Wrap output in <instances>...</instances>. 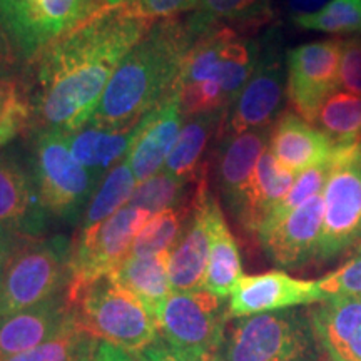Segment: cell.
Masks as SVG:
<instances>
[{"mask_svg": "<svg viewBox=\"0 0 361 361\" xmlns=\"http://www.w3.org/2000/svg\"><path fill=\"white\" fill-rule=\"evenodd\" d=\"M156 20L130 4L104 6L54 40L34 59L42 130L71 134L96 114L112 75Z\"/></svg>", "mask_w": 361, "mask_h": 361, "instance_id": "obj_1", "label": "cell"}, {"mask_svg": "<svg viewBox=\"0 0 361 361\" xmlns=\"http://www.w3.org/2000/svg\"><path fill=\"white\" fill-rule=\"evenodd\" d=\"M194 40L188 19L156 20L116 69L89 123L116 130L135 128L171 96Z\"/></svg>", "mask_w": 361, "mask_h": 361, "instance_id": "obj_2", "label": "cell"}, {"mask_svg": "<svg viewBox=\"0 0 361 361\" xmlns=\"http://www.w3.org/2000/svg\"><path fill=\"white\" fill-rule=\"evenodd\" d=\"M67 303L82 331L128 353L141 355L159 336L151 313L111 274L67 296Z\"/></svg>", "mask_w": 361, "mask_h": 361, "instance_id": "obj_3", "label": "cell"}, {"mask_svg": "<svg viewBox=\"0 0 361 361\" xmlns=\"http://www.w3.org/2000/svg\"><path fill=\"white\" fill-rule=\"evenodd\" d=\"M219 353L224 361H319L324 356L305 308L236 318L226 328Z\"/></svg>", "mask_w": 361, "mask_h": 361, "instance_id": "obj_4", "label": "cell"}, {"mask_svg": "<svg viewBox=\"0 0 361 361\" xmlns=\"http://www.w3.org/2000/svg\"><path fill=\"white\" fill-rule=\"evenodd\" d=\"M71 246L62 236L24 238L4 264L0 316L61 295L69 284Z\"/></svg>", "mask_w": 361, "mask_h": 361, "instance_id": "obj_5", "label": "cell"}, {"mask_svg": "<svg viewBox=\"0 0 361 361\" xmlns=\"http://www.w3.org/2000/svg\"><path fill=\"white\" fill-rule=\"evenodd\" d=\"M259 45L231 25L218 24L200 34L184 57L171 94L188 85L213 80L233 106L256 69Z\"/></svg>", "mask_w": 361, "mask_h": 361, "instance_id": "obj_6", "label": "cell"}, {"mask_svg": "<svg viewBox=\"0 0 361 361\" xmlns=\"http://www.w3.org/2000/svg\"><path fill=\"white\" fill-rule=\"evenodd\" d=\"M32 156V178L47 214L74 221L89 204L99 180L75 159L61 130H40Z\"/></svg>", "mask_w": 361, "mask_h": 361, "instance_id": "obj_7", "label": "cell"}, {"mask_svg": "<svg viewBox=\"0 0 361 361\" xmlns=\"http://www.w3.org/2000/svg\"><path fill=\"white\" fill-rule=\"evenodd\" d=\"M323 191L324 218L316 261L326 263L361 243V142L340 146L331 156Z\"/></svg>", "mask_w": 361, "mask_h": 361, "instance_id": "obj_8", "label": "cell"}, {"mask_svg": "<svg viewBox=\"0 0 361 361\" xmlns=\"http://www.w3.org/2000/svg\"><path fill=\"white\" fill-rule=\"evenodd\" d=\"M151 216L147 211L126 204L101 224L80 229L78 241L71 247L66 295H75L87 284L114 273L130 256L135 236Z\"/></svg>", "mask_w": 361, "mask_h": 361, "instance_id": "obj_9", "label": "cell"}, {"mask_svg": "<svg viewBox=\"0 0 361 361\" xmlns=\"http://www.w3.org/2000/svg\"><path fill=\"white\" fill-rule=\"evenodd\" d=\"M223 301L206 290L171 293L156 318L159 335L184 353L206 358L219 353L229 319Z\"/></svg>", "mask_w": 361, "mask_h": 361, "instance_id": "obj_10", "label": "cell"}, {"mask_svg": "<svg viewBox=\"0 0 361 361\" xmlns=\"http://www.w3.org/2000/svg\"><path fill=\"white\" fill-rule=\"evenodd\" d=\"M101 7V0H0V19L22 59L32 62Z\"/></svg>", "mask_w": 361, "mask_h": 361, "instance_id": "obj_11", "label": "cell"}, {"mask_svg": "<svg viewBox=\"0 0 361 361\" xmlns=\"http://www.w3.org/2000/svg\"><path fill=\"white\" fill-rule=\"evenodd\" d=\"M341 39L298 45L286 56V97L295 114L316 124L323 104L340 87Z\"/></svg>", "mask_w": 361, "mask_h": 361, "instance_id": "obj_12", "label": "cell"}, {"mask_svg": "<svg viewBox=\"0 0 361 361\" xmlns=\"http://www.w3.org/2000/svg\"><path fill=\"white\" fill-rule=\"evenodd\" d=\"M284 94L286 80L281 54L276 44L269 42L259 49L255 72L228 109L223 135L271 128L279 117Z\"/></svg>", "mask_w": 361, "mask_h": 361, "instance_id": "obj_13", "label": "cell"}, {"mask_svg": "<svg viewBox=\"0 0 361 361\" xmlns=\"http://www.w3.org/2000/svg\"><path fill=\"white\" fill-rule=\"evenodd\" d=\"M323 194L311 197L290 214L264 223L256 233L266 256L281 268L296 269L316 261L323 233Z\"/></svg>", "mask_w": 361, "mask_h": 361, "instance_id": "obj_14", "label": "cell"}, {"mask_svg": "<svg viewBox=\"0 0 361 361\" xmlns=\"http://www.w3.org/2000/svg\"><path fill=\"white\" fill-rule=\"evenodd\" d=\"M326 300L318 281L298 279L284 271H268L261 274H243L229 296L228 318L273 313Z\"/></svg>", "mask_w": 361, "mask_h": 361, "instance_id": "obj_15", "label": "cell"}, {"mask_svg": "<svg viewBox=\"0 0 361 361\" xmlns=\"http://www.w3.org/2000/svg\"><path fill=\"white\" fill-rule=\"evenodd\" d=\"M213 194L207 178L197 183L194 191L192 211L180 238L171 250L169 281L173 293L204 290L207 256H209V201Z\"/></svg>", "mask_w": 361, "mask_h": 361, "instance_id": "obj_16", "label": "cell"}, {"mask_svg": "<svg viewBox=\"0 0 361 361\" xmlns=\"http://www.w3.org/2000/svg\"><path fill=\"white\" fill-rule=\"evenodd\" d=\"M74 324L66 291L27 310L0 316V361L44 345Z\"/></svg>", "mask_w": 361, "mask_h": 361, "instance_id": "obj_17", "label": "cell"}, {"mask_svg": "<svg viewBox=\"0 0 361 361\" xmlns=\"http://www.w3.org/2000/svg\"><path fill=\"white\" fill-rule=\"evenodd\" d=\"M47 223L32 174L16 157L0 152V226L22 238H39Z\"/></svg>", "mask_w": 361, "mask_h": 361, "instance_id": "obj_18", "label": "cell"}, {"mask_svg": "<svg viewBox=\"0 0 361 361\" xmlns=\"http://www.w3.org/2000/svg\"><path fill=\"white\" fill-rule=\"evenodd\" d=\"M323 355L331 361H361V298L329 296L308 308Z\"/></svg>", "mask_w": 361, "mask_h": 361, "instance_id": "obj_19", "label": "cell"}, {"mask_svg": "<svg viewBox=\"0 0 361 361\" xmlns=\"http://www.w3.org/2000/svg\"><path fill=\"white\" fill-rule=\"evenodd\" d=\"M183 119L176 94H171L154 111L144 116L137 137L128 154L137 184L152 178L166 164L179 137Z\"/></svg>", "mask_w": 361, "mask_h": 361, "instance_id": "obj_20", "label": "cell"}, {"mask_svg": "<svg viewBox=\"0 0 361 361\" xmlns=\"http://www.w3.org/2000/svg\"><path fill=\"white\" fill-rule=\"evenodd\" d=\"M335 149L326 134L295 112H283L271 126V154L284 169L296 176L328 161Z\"/></svg>", "mask_w": 361, "mask_h": 361, "instance_id": "obj_21", "label": "cell"}, {"mask_svg": "<svg viewBox=\"0 0 361 361\" xmlns=\"http://www.w3.org/2000/svg\"><path fill=\"white\" fill-rule=\"evenodd\" d=\"M271 128L252 129L241 134H224L216 154V179L233 213L241 204L259 157L269 142Z\"/></svg>", "mask_w": 361, "mask_h": 361, "instance_id": "obj_22", "label": "cell"}, {"mask_svg": "<svg viewBox=\"0 0 361 361\" xmlns=\"http://www.w3.org/2000/svg\"><path fill=\"white\" fill-rule=\"evenodd\" d=\"M226 116L228 109L184 117V124L166 161L164 171L191 183H200L202 178H207V149L214 137L221 139L223 135Z\"/></svg>", "mask_w": 361, "mask_h": 361, "instance_id": "obj_23", "label": "cell"}, {"mask_svg": "<svg viewBox=\"0 0 361 361\" xmlns=\"http://www.w3.org/2000/svg\"><path fill=\"white\" fill-rule=\"evenodd\" d=\"M296 178V174L284 169L274 159L269 149H266L256 164L255 174L243 196L241 204L234 213L247 233H258L271 211L290 192Z\"/></svg>", "mask_w": 361, "mask_h": 361, "instance_id": "obj_24", "label": "cell"}, {"mask_svg": "<svg viewBox=\"0 0 361 361\" xmlns=\"http://www.w3.org/2000/svg\"><path fill=\"white\" fill-rule=\"evenodd\" d=\"M139 124L116 130L87 123L84 128L67 134L72 154L101 184L104 176L129 154L137 137Z\"/></svg>", "mask_w": 361, "mask_h": 361, "instance_id": "obj_25", "label": "cell"}, {"mask_svg": "<svg viewBox=\"0 0 361 361\" xmlns=\"http://www.w3.org/2000/svg\"><path fill=\"white\" fill-rule=\"evenodd\" d=\"M211 245L207 256L204 290L221 300L231 296L239 279L243 278V263L239 247L231 229L226 223L219 202L214 196L209 201Z\"/></svg>", "mask_w": 361, "mask_h": 361, "instance_id": "obj_26", "label": "cell"}, {"mask_svg": "<svg viewBox=\"0 0 361 361\" xmlns=\"http://www.w3.org/2000/svg\"><path fill=\"white\" fill-rule=\"evenodd\" d=\"M171 251L149 256H129L111 274L121 286L137 298L152 318H157L162 303L173 293L169 281Z\"/></svg>", "mask_w": 361, "mask_h": 361, "instance_id": "obj_27", "label": "cell"}, {"mask_svg": "<svg viewBox=\"0 0 361 361\" xmlns=\"http://www.w3.org/2000/svg\"><path fill=\"white\" fill-rule=\"evenodd\" d=\"M271 17V0H200L196 11L188 17V24L197 37L218 24L256 30L268 24Z\"/></svg>", "mask_w": 361, "mask_h": 361, "instance_id": "obj_28", "label": "cell"}, {"mask_svg": "<svg viewBox=\"0 0 361 361\" xmlns=\"http://www.w3.org/2000/svg\"><path fill=\"white\" fill-rule=\"evenodd\" d=\"M137 188L133 169H130L129 157L126 156L119 164H116L109 173L104 176L89 204L85 206L82 229L101 224L102 221L111 218L121 207H124L133 197L134 189Z\"/></svg>", "mask_w": 361, "mask_h": 361, "instance_id": "obj_29", "label": "cell"}, {"mask_svg": "<svg viewBox=\"0 0 361 361\" xmlns=\"http://www.w3.org/2000/svg\"><path fill=\"white\" fill-rule=\"evenodd\" d=\"M192 200L152 214L135 236L130 256H149L173 250L191 216Z\"/></svg>", "mask_w": 361, "mask_h": 361, "instance_id": "obj_30", "label": "cell"}, {"mask_svg": "<svg viewBox=\"0 0 361 361\" xmlns=\"http://www.w3.org/2000/svg\"><path fill=\"white\" fill-rule=\"evenodd\" d=\"M316 124L336 147L361 142V96L335 92L323 104Z\"/></svg>", "mask_w": 361, "mask_h": 361, "instance_id": "obj_31", "label": "cell"}, {"mask_svg": "<svg viewBox=\"0 0 361 361\" xmlns=\"http://www.w3.org/2000/svg\"><path fill=\"white\" fill-rule=\"evenodd\" d=\"M191 184L197 183L178 178L168 171H159L152 178L137 184L128 204L147 211L149 214H157L169 207L186 204L191 201L194 194L191 197L188 196V189Z\"/></svg>", "mask_w": 361, "mask_h": 361, "instance_id": "obj_32", "label": "cell"}, {"mask_svg": "<svg viewBox=\"0 0 361 361\" xmlns=\"http://www.w3.org/2000/svg\"><path fill=\"white\" fill-rule=\"evenodd\" d=\"M99 343L97 338L74 324L54 340L6 361H85L96 355Z\"/></svg>", "mask_w": 361, "mask_h": 361, "instance_id": "obj_33", "label": "cell"}, {"mask_svg": "<svg viewBox=\"0 0 361 361\" xmlns=\"http://www.w3.org/2000/svg\"><path fill=\"white\" fill-rule=\"evenodd\" d=\"M298 27L333 35L361 32V0H329L318 12L293 16Z\"/></svg>", "mask_w": 361, "mask_h": 361, "instance_id": "obj_34", "label": "cell"}, {"mask_svg": "<svg viewBox=\"0 0 361 361\" xmlns=\"http://www.w3.org/2000/svg\"><path fill=\"white\" fill-rule=\"evenodd\" d=\"M34 117V102L16 79H0V149L27 129Z\"/></svg>", "mask_w": 361, "mask_h": 361, "instance_id": "obj_35", "label": "cell"}, {"mask_svg": "<svg viewBox=\"0 0 361 361\" xmlns=\"http://www.w3.org/2000/svg\"><path fill=\"white\" fill-rule=\"evenodd\" d=\"M333 156V154H331ZM331 157L328 161L322 162V164L314 166V168L306 169L305 173L298 174V178L290 189V192L284 196V200L271 211V214L266 218L264 223H271V221H278L284 218L295 211L296 207L305 204L311 197L319 196L323 194L324 188H326L329 173H331ZM263 223V224H264ZM261 224V226H263Z\"/></svg>", "mask_w": 361, "mask_h": 361, "instance_id": "obj_36", "label": "cell"}, {"mask_svg": "<svg viewBox=\"0 0 361 361\" xmlns=\"http://www.w3.org/2000/svg\"><path fill=\"white\" fill-rule=\"evenodd\" d=\"M324 296L361 298V251L333 273L318 279Z\"/></svg>", "mask_w": 361, "mask_h": 361, "instance_id": "obj_37", "label": "cell"}, {"mask_svg": "<svg viewBox=\"0 0 361 361\" xmlns=\"http://www.w3.org/2000/svg\"><path fill=\"white\" fill-rule=\"evenodd\" d=\"M338 78L345 92L361 96V37L343 40Z\"/></svg>", "mask_w": 361, "mask_h": 361, "instance_id": "obj_38", "label": "cell"}, {"mask_svg": "<svg viewBox=\"0 0 361 361\" xmlns=\"http://www.w3.org/2000/svg\"><path fill=\"white\" fill-rule=\"evenodd\" d=\"M200 0H133L130 6L149 20L179 17L184 12L196 11Z\"/></svg>", "mask_w": 361, "mask_h": 361, "instance_id": "obj_39", "label": "cell"}, {"mask_svg": "<svg viewBox=\"0 0 361 361\" xmlns=\"http://www.w3.org/2000/svg\"><path fill=\"white\" fill-rule=\"evenodd\" d=\"M22 62L20 52L0 19V79H13Z\"/></svg>", "mask_w": 361, "mask_h": 361, "instance_id": "obj_40", "label": "cell"}, {"mask_svg": "<svg viewBox=\"0 0 361 361\" xmlns=\"http://www.w3.org/2000/svg\"><path fill=\"white\" fill-rule=\"evenodd\" d=\"M141 355L146 358V361H207L206 356L189 355L184 353V351L174 350L166 341H156Z\"/></svg>", "mask_w": 361, "mask_h": 361, "instance_id": "obj_41", "label": "cell"}, {"mask_svg": "<svg viewBox=\"0 0 361 361\" xmlns=\"http://www.w3.org/2000/svg\"><path fill=\"white\" fill-rule=\"evenodd\" d=\"M92 361H146V358L142 355L128 353V351L116 348V346L109 345V343L101 341Z\"/></svg>", "mask_w": 361, "mask_h": 361, "instance_id": "obj_42", "label": "cell"}, {"mask_svg": "<svg viewBox=\"0 0 361 361\" xmlns=\"http://www.w3.org/2000/svg\"><path fill=\"white\" fill-rule=\"evenodd\" d=\"M22 239L24 238L19 236V234L8 231L7 228L0 226V268H4V264L11 258L12 252L19 247Z\"/></svg>", "mask_w": 361, "mask_h": 361, "instance_id": "obj_43", "label": "cell"}, {"mask_svg": "<svg viewBox=\"0 0 361 361\" xmlns=\"http://www.w3.org/2000/svg\"><path fill=\"white\" fill-rule=\"evenodd\" d=\"M329 0H286V7L290 8L293 16L300 13H313L323 8Z\"/></svg>", "mask_w": 361, "mask_h": 361, "instance_id": "obj_44", "label": "cell"}, {"mask_svg": "<svg viewBox=\"0 0 361 361\" xmlns=\"http://www.w3.org/2000/svg\"><path fill=\"white\" fill-rule=\"evenodd\" d=\"M133 0H101L102 6H124V4H130Z\"/></svg>", "mask_w": 361, "mask_h": 361, "instance_id": "obj_45", "label": "cell"}, {"mask_svg": "<svg viewBox=\"0 0 361 361\" xmlns=\"http://www.w3.org/2000/svg\"><path fill=\"white\" fill-rule=\"evenodd\" d=\"M207 361H224V358H223V356H221V353H216L213 356H209V358H207Z\"/></svg>", "mask_w": 361, "mask_h": 361, "instance_id": "obj_46", "label": "cell"}, {"mask_svg": "<svg viewBox=\"0 0 361 361\" xmlns=\"http://www.w3.org/2000/svg\"><path fill=\"white\" fill-rule=\"evenodd\" d=\"M2 269L4 268H0V286H2Z\"/></svg>", "mask_w": 361, "mask_h": 361, "instance_id": "obj_47", "label": "cell"}, {"mask_svg": "<svg viewBox=\"0 0 361 361\" xmlns=\"http://www.w3.org/2000/svg\"><path fill=\"white\" fill-rule=\"evenodd\" d=\"M319 361H331V360H328V358H326V356H323V358H322V360H319Z\"/></svg>", "mask_w": 361, "mask_h": 361, "instance_id": "obj_48", "label": "cell"}, {"mask_svg": "<svg viewBox=\"0 0 361 361\" xmlns=\"http://www.w3.org/2000/svg\"><path fill=\"white\" fill-rule=\"evenodd\" d=\"M92 358H94V356H92ZM92 358H90V360H85V361H92Z\"/></svg>", "mask_w": 361, "mask_h": 361, "instance_id": "obj_49", "label": "cell"}]
</instances>
